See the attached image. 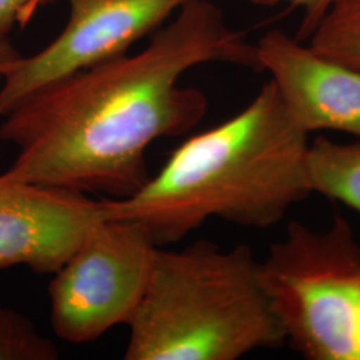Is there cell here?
I'll use <instances>...</instances> for the list:
<instances>
[{"mask_svg":"<svg viewBox=\"0 0 360 360\" xmlns=\"http://www.w3.org/2000/svg\"><path fill=\"white\" fill-rule=\"evenodd\" d=\"M285 343L307 360H360V243L335 215L324 231L288 223L260 262Z\"/></svg>","mask_w":360,"mask_h":360,"instance_id":"obj_4","label":"cell"},{"mask_svg":"<svg viewBox=\"0 0 360 360\" xmlns=\"http://www.w3.org/2000/svg\"><path fill=\"white\" fill-rule=\"evenodd\" d=\"M23 55L13 47L10 39H0V84L10 67Z\"/></svg>","mask_w":360,"mask_h":360,"instance_id":"obj_14","label":"cell"},{"mask_svg":"<svg viewBox=\"0 0 360 360\" xmlns=\"http://www.w3.org/2000/svg\"><path fill=\"white\" fill-rule=\"evenodd\" d=\"M127 326L126 360H235L285 343L252 250H223L208 240L156 247Z\"/></svg>","mask_w":360,"mask_h":360,"instance_id":"obj_3","label":"cell"},{"mask_svg":"<svg viewBox=\"0 0 360 360\" xmlns=\"http://www.w3.org/2000/svg\"><path fill=\"white\" fill-rule=\"evenodd\" d=\"M53 0H0V39H7L15 26L26 27L40 8Z\"/></svg>","mask_w":360,"mask_h":360,"instance_id":"obj_13","label":"cell"},{"mask_svg":"<svg viewBox=\"0 0 360 360\" xmlns=\"http://www.w3.org/2000/svg\"><path fill=\"white\" fill-rule=\"evenodd\" d=\"M156 247L138 221L98 220L52 274L49 297L56 336L84 345L129 324L147 288Z\"/></svg>","mask_w":360,"mask_h":360,"instance_id":"obj_5","label":"cell"},{"mask_svg":"<svg viewBox=\"0 0 360 360\" xmlns=\"http://www.w3.org/2000/svg\"><path fill=\"white\" fill-rule=\"evenodd\" d=\"M257 62L306 134L339 131L360 139V71L303 46L281 30L259 39Z\"/></svg>","mask_w":360,"mask_h":360,"instance_id":"obj_8","label":"cell"},{"mask_svg":"<svg viewBox=\"0 0 360 360\" xmlns=\"http://www.w3.org/2000/svg\"><path fill=\"white\" fill-rule=\"evenodd\" d=\"M307 136L270 80L239 114L181 143L141 190L102 198V218L141 223L158 247L211 218L269 229L309 195Z\"/></svg>","mask_w":360,"mask_h":360,"instance_id":"obj_2","label":"cell"},{"mask_svg":"<svg viewBox=\"0 0 360 360\" xmlns=\"http://www.w3.org/2000/svg\"><path fill=\"white\" fill-rule=\"evenodd\" d=\"M260 71L257 46L211 0H187L142 51L123 53L34 92L1 117L0 139L18 148L15 179L123 199L151 178L147 148L195 129L206 95L181 87L196 65Z\"/></svg>","mask_w":360,"mask_h":360,"instance_id":"obj_1","label":"cell"},{"mask_svg":"<svg viewBox=\"0 0 360 360\" xmlns=\"http://www.w3.org/2000/svg\"><path fill=\"white\" fill-rule=\"evenodd\" d=\"M247 1L259 7H272L281 3H290L292 7L302 8L303 19L296 37L299 41H302V40L309 39V37L314 34V31L321 25L324 16L334 6L336 0H247Z\"/></svg>","mask_w":360,"mask_h":360,"instance_id":"obj_12","label":"cell"},{"mask_svg":"<svg viewBox=\"0 0 360 360\" xmlns=\"http://www.w3.org/2000/svg\"><path fill=\"white\" fill-rule=\"evenodd\" d=\"M187 0H67L63 31L43 50L16 60L0 84V119L27 96L123 53L156 32Z\"/></svg>","mask_w":360,"mask_h":360,"instance_id":"obj_6","label":"cell"},{"mask_svg":"<svg viewBox=\"0 0 360 360\" xmlns=\"http://www.w3.org/2000/svg\"><path fill=\"white\" fill-rule=\"evenodd\" d=\"M309 46L324 58L360 71V0H336L309 37Z\"/></svg>","mask_w":360,"mask_h":360,"instance_id":"obj_10","label":"cell"},{"mask_svg":"<svg viewBox=\"0 0 360 360\" xmlns=\"http://www.w3.org/2000/svg\"><path fill=\"white\" fill-rule=\"evenodd\" d=\"M304 175L309 193H321L360 214V139L336 143L318 136L309 143Z\"/></svg>","mask_w":360,"mask_h":360,"instance_id":"obj_9","label":"cell"},{"mask_svg":"<svg viewBox=\"0 0 360 360\" xmlns=\"http://www.w3.org/2000/svg\"><path fill=\"white\" fill-rule=\"evenodd\" d=\"M102 219L101 199L0 174V271L53 274Z\"/></svg>","mask_w":360,"mask_h":360,"instance_id":"obj_7","label":"cell"},{"mask_svg":"<svg viewBox=\"0 0 360 360\" xmlns=\"http://www.w3.org/2000/svg\"><path fill=\"white\" fill-rule=\"evenodd\" d=\"M59 351L23 314L0 307V360H56Z\"/></svg>","mask_w":360,"mask_h":360,"instance_id":"obj_11","label":"cell"}]
</instances>
